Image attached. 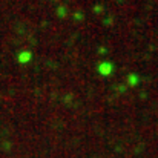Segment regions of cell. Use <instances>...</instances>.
<instances>
[{
  "label": "cell",
  "instance_id": "obj_1",
  "mask_svg": "<svg viewBox=\"0 0 158 158\" xmlns=\"http://www.w3.org/2000/svg\"><path fill=\"white\" fill-rule=\"evenodd\" d=\"M114 63L112 61H107V60H103V61H100L98 64H97V71H98V74L102 75V77H109V75H112V72H114Z\"/></svg>",
  "mask_w": 158,
  "mask_h": 158
},
{
  "label": "cell",
  "instance_id": "obj_2",
  "mask_svg": "<svg viewBox=\"0 0 158 158\" xmlns=\"http://www.w3.org/2000/svg\"><path fill=\"white\" fill-rule=\"evenodd\" d=\"M31 60H32V52L29 49H22L17 54V61L20 64H28V63H31Z\"/></svg>",
  "mask_w": 158,
  "mask_h": 158
},
{
  "label": "cell",
  "instance_id": "obj_3",
  "mask_svg": "<svg viewBox=\"0 0 158 158\" xmlns=\"http://www.w3.org/2000/svg\"><path fill=\"white\" fill-rule=\"evenodd\" d=\"M137 81H138L137 75H135V74H131V77H129V85L134 86V85H137Z\"/></svg>",
  "mask_w": 158,
  "mask_h": 158
},
{
  "label": "cell",
  "instance_id": "obj_4",
  "mask_svg": "<svg viewBox=\"0 0 158 158\" xmlns=\"http://www.w3.org/2000/svg\"><path fill=\"white\" fill-rule=\"evenodd\" d=\"M58 12H60V14H58L60 17H63V15H66V8H58Z\"/></svg>",
  "mask_w": 158,
  "mask_h": 158
}]
</instances>
